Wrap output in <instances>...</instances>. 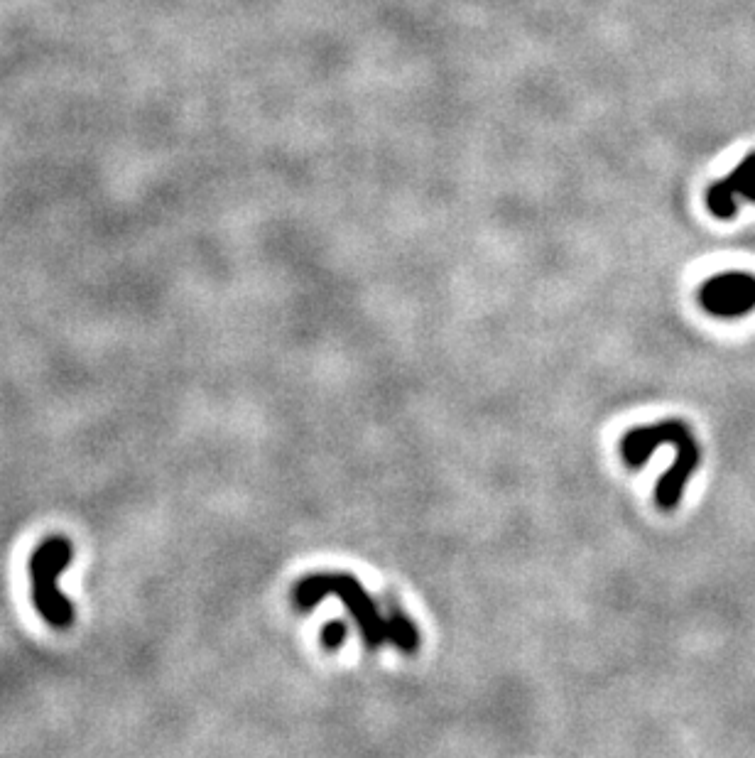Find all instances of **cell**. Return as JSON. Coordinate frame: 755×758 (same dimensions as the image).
<instances>
[{
  "label": "cell",
  "instance_id": "1",
  "mask_svg": "<svg viewBox=\"0 0 755 758\" xmlns=\"http://www.w3.org/2000/svg\"><path fill=\"white\" fill-rule=\"evenodd\" d=\"M341 599V604L349 609L351 619L356 621L358 631H361L363 643L371 651H378L380 646L390 643V621L388 614H380V606L366 589L361 587L353 575H341V572H319V575H309L297 582L295 606L300 611H312L314 606L322 602L324 597Z\"/></svg>",
  "mask_w": 755,
  "mask_h": 758
},
{
  "label": "cell",
  "instance_id": "2",
  "mask_svg": "<svg viewBox=\"0 0 755 758\" xmlns=\"http://www.w3.org/2000/svg\"><path fill=\"white\" fill-rule=\"evenodd\" d=\"M74 560L72 540L64 535L45 538L30 557V582H32V604L37 614L47 626L57 631H67L74 626L76 611L67 594L59 589L57 579L69 570Z\"/></svg>",
  "mask_w": 755,
  "mask_h": 758
},
{
  "label": "cell",
  "instance_id": "3",
  "mask_svg": "<svg viewBox=\"0 0 755 758\" xmlns=\"http://www.w3.org/2000/svg\"><path fill=\"white\" fill-rule=\"evenodd\" d=\"M699 302L714 317H743L755 310V278L748 273H724L706 280Z\"/></svg>",
  "mask_w": 755,
  "mask_h": 758
},
{
  "label": "cell",
  "instance_id": "4",
  "mask_svg": "<svg viewBox=\"0 0 755 758\" xmlns=\"http://www.w3.org/2000/svg\"><path fill=\"white\" fill-rule=\"evenodd\" d=\"M738 199L755 204V153L743 157L741 165L726 180L711 184L706 192V207L716 219H733L738 214Z\"/></svg>",
  "mask_w": 755,
  "mask_h": 758
},
{
  "label": "cell",
  "instance_id": "5",
  "mask_svg": "<svg viewBox=\"0 0 755 758\" xmlns=\"http://www.w3.org/2000/svg\"><path fill=\"white\" fill-rule=\"evenodd\" d=\"M687 435H692V430L687 427V422L682 420H662L655 425L635 427L623 437V459H626L628 467L638 469L648 462L650 454L662 445H680Z\"/></svg>",
  "mask_w": 755,
  "mask_h": 758
},
{
  "label": "cell",
  "instance_id": "6",
  "mask_svg": "<svg viewBox=\"0 0 755 758\" xmlns=\"http://www.w3.org/2000/svg\"><path fill=\"white\" fill-rule=\"evenodd\" d=\"M675 452V464L662 476L655 489V501L662 511H675L680 506L689 476L697 471L699 459H702V449H699V442L694 435H687L680 445H675Z\"/></svg>",
  "mask_w": 755,
  "mask_h": 758
},
{
  "label": "cell",
  "instance_id": "7",
  "mask_svg": "<svg viewBox=\"0 0 755 758\" xmlns=\"http://www.w3.org/2000/svg\"><path fill=\"white\" fill-rule=\"evenodd\" d=\"M388 621H390V643L403 653H415L420 648V631L410 621L400 606H388Z\"/></svg>",
  "mask_w": 755,
  "mask_h": 758
},
{
  "label": "cell",
  "instance_id": "8",
  "mask_svg": "<svg viewBox=\"0 0 755 758\" xmlns=\"http://www.w3.org/2000/svg\"><path fill=\"white\" fill-rule=\"evenodd\" d=\"M346 636H349V626H346V621H341V619H334V621H329V624H324L322 633H319L322 646L327 648V651H339V648L346 643Z\"/></svg>",
  "mask_w": 755,
  "mask_h": 758
}]
</instances>
